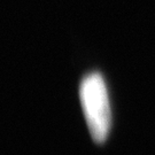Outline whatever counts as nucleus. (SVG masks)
Returning a JSON list of instances; mask_svg holds the SVG:
<instances>
[{"mask_svg": "<svg viewBox=\"0 0 155 155\" xmlns=\"http://www.w3.org/2000/svg\"><path fill=\"white\" fill-rule=\"evenodd\" d=\"M79 97L91 137L98 144L104 143L110 130V105L105 81L99 74H90L82 81Z\"/></svg>", "mask_w": 155, "mask_h": 155, "instance_id": "1", "label": "nucleus"}]
</instances>
